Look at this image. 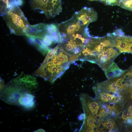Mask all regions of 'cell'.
Instances as JSON below:
<instances>
[{
	"instance_id": "1",
	"label": "cell",
	"mask_w": 132,
	"mask_h": 132,
	"mask_svg": "<svg viewBox=\"0 0 132 132\" xmlns=\"http://www.w3.org/2000/svg\"><path fill=\"white\" fill-rule=\"evenodd\" d=\"M58 44L48 53L42 64L34 73L52 84L62 75L72 62L78 59L77 56L63 51Z\"/></svg>"
},
{
	"instance_id": "2",
	"label": "cell",
	"mask_w": 132,
	"mask_h": 132,
	"mask_svg": "<svg viewBox=\"0 0 132 132\" xmlns=\"http://www.w3.org/2000/svg\"><path fill=\"white\" fill-rule=\"evenodd\" d=\"M37 86L33 76L22 73L19 76L5 85L2 90L3 99L9 104H17L20 97L27 91H32Z\"/></svg>"
},
{
	"instance_id": "3",
	"label": "cell",
	"mask_w": 132,
	"mask_h": 132,
	"mask_svg": "<svg viewBox=\"0 0 132 132\" xmlns=\"http://www.w3.org/2000/svg\"><path fill=\"white\" fill-rule=\"evenodd\" d=\"M30 42L44 55L53 49L54 46L62 41L59 24L45 23L40 39L28 37Z\"/></svg>"
},
{
	"instance_id": "4",
	"label": "cell",
	"mask_w": 132,
	"mask_h": 132,
	"mask_svg": "<svg viewBox=\"0 0 132 132\" xmlns=\"http://www.w3.org/2000/svg\"><path fill=\"white\" fill-rule=\"evenodd\" d=\"M1 16L11 33L20 36L26 35L30 25L17 4Z\"/></svg>"
},
{
	"instance_id": "5",
	"label": "cell",
	"mask_w": 132,
	"mask_h": 132,
	"mask_svg": "<svg viewBox=\"0 0 132 132\" xmlns=\"http://www.w3.org/2000/svg\"><path fill=\"white\" fill-rule=\"evenodd\" d=\"M31 8L38 10L50 19L59 14L62 11L61 0H29Z\"/></svg>"
},
{
	"instance_id": "6",
	"label": "cell",
	"mask_w": 132,
	"mask_h": 132,
	"mask_svg": "<svg viewBox=\"0 0 132 132\" xmlns=\"http://www.w3.org/2000/svg\"><path fill=\"white\" fill-rule=\"evenodd\" d=\"M120 53L119 49L116 47H105L97 55L96 59V63L105 71Z\"/></svg>"
},
{
	"instance_id": "7",
	"label": "cell",
	"mask_w": 132,
	"mask_h": 132,
	"mask_svg": "<svg viewBox=\"0 0 132 132\" xmlns=\"http://www.w3.org/2000/svg\"><path fill=\"white\" fill-rule=\"evenodd\" d=\"M80 99L84 115L92 116L97 120H99V115L101 108V102L85 93L81 94Z\"/></svg>"
},
{
	"instance_id": "8",
	"label": "cell",
	"mask_w": 132,
	"mask_h": 132,
	"mask_svg": "<svg viewBox=\"0 0 132 132\" xmlns=\"http://www.w3.org/2000/svg\"><path fill=\"white\" fill-rule=\"evenodd\" d=\"M123 80L121 76L110 78L97 84L93 88L104 92L112 93L117 97H121L119 93L124 88Z\"/></svg>"
},
{
	"instance_id": "9",
	"label": "cell",
	"mask_w": 132,
	"mask_h": 132,
	"mask_svg": "<svg viewBox=\"0 0 132 132\" xmlns=\"http://www.w3.org/2000/svg\"><path fill=\"white\" fill-rule=\"evenodd\" d=\"M78 23L83 26H87L90 23L96 21L97 13L92 8L85 7L73 15Z\"/></svg>"
},
{
	"instance_id": "10",
	"label": "cell",
	"mask_w": 132,
	"mask_h": 132,
	"mask_svg": "<svg viewBox=\"0 0 132 132\" xmlns=\"http://www.w3.org/2000/svg\"><path fill=\"white\" fill-rule=\"evenodd\" d=\"M31 92L27 91L22 94L18 99L17 104L27 109L33 107L34 105V97Z\"/></svg>"
},
{
	"instance_id": "11",
	"label": "cell",
	"mask_w": 132,
	"mask_h": 132,
	"mask_svg": "<svg viewBox=\"0 0 132 132\" xmlns=\"http://www.w3.org/2000/svg\"><path fill=\"white\" fill-rule=\"evenodd\" d=\"M93 89L96 95L95 99L98 101L101 102L115 103L116 97L115 95L104 92L94 88H93Z\"/></svg>"
},
{
	"instance_id": "12",
	"label": "cell",
	"mask_w": 132,
	"mask_h": 132,
	"mask_svg": "<svg viewBox=\"0 0 132 132\" xmlns=\"http://www.w3.org/2000/svg\"><path fill=\"white\" fill-rule=\"evenodd\" d=\"M125 71L120 68L117 64L113 62L105 71V73L108 79L121 76Z\"/></svg>"
},
{
	"instance_id": "13",
	"label": "cell",
	"mask_w": 132,
	"mask_h": 132,
	"mask_svg": "<svg viewBox=\"0 0 132 132\" xmlns=\"http://www.w3.org/2000/svg\"><path fill=\"white\" fill-rule=\"evenodd\" d=\"M104 3L108 5H117L132 11V0H104Z\"/></svg>"
},
{
	"instance_id": "14",
	"label": "cell",
	"mask_w": 132,
	"mask_h": 132,
	"mask_svg": "<svg viewBox=\"0 0 132 132\" xmlns=\"http://www.w3.org/2000/svg\"><path fill=\"white\" fill-rule=\"evenodd\" d=\"M16 4V0H0V15L1 16Z\"/></svg>"
},
{
	"instance_id": "15",
	"label": "cell",
	"mask_w": 132,
	"mask_h": 132,
	"mask_svg": "<svg viewBox=\"0 0 132 132\" xmlns=\"http://www.w3.org/2000/svg\"><path fill=\"white\" fill-rule=\"evenodd\" d=\"M100 122L105 129L110 131H113L116 127L115 121L112 119H107L100 121Z\"/></svg>"
},
{
	"instance_id": "16",
	"label": "cell",
	"mask_w": 132,
	"mask_h": 132,
	"mask_svg": "<svg viewBox=\"0 0 132 132\" xmlns=\"http://www.w3.org/2000/svg\"><path fill=\"white\" fill-rule=\"evenodd\" d=\"M121 117L123 119L127 120L129 118H132V112L125 111L123 112Z\"/></svg>"
},
{
	"instance_id": "17",
	"label": "cell",
	"mask_w": 132,
	"mask_h": 132,
	"mask_svg": "<svg viewBox=\"0 0 132 132\" xmlns=\"http://www.w3.org/2000/svg\"><path fill=\"white\" fill-rule=\"evenodd\" d=\"M84 114H82L78 116V118L79 120H81L84 119Z\"/></svg>"
},
{
	"instance_id": "18",
	"label": "cell",
	"mask_w": 132,
	"mask_h": 132,
	"mask_svg": "<svg viewBox=\"0 0 132 132\" xmlns=\"http://www.w3.org/2000/svg\"><path fill=\"white\" fill-rule=\"evenodd\" d=\"M126 122L130 124L132 123V118H129L127 120Z\"/></svg>"
},
{
	"instance_id": "19",
	"label": "cell",
	"mask_w": 132,
	"mask_h": 132,
	"mask_svg": "<svg viewBox=\"0 0 132 132\" xmlns=\"http://www.w3.org/2000/svg\"><path fill=\"white\" fill-rule=\"evenodd\" d=\"M128 111L131 112H132V105H131L129 106L128 108Z\"/></svg>"
},
{
	"instance_id": "20",
	"label": "cell",
	"mask_w": 132,
	"mask_h": 132,
	"mask_svg": "<svg viewBox=\"0 0 132 132\" xmlns=\"http://www.w3.org/2000/svg\"><path fill=\"white\" fill-rule=\"evenodd\" d=\"M131 98L132 99V89H131Z\"/></svg>"
},
{
	"instance_id": "21",
	"label": "cell",
	"mask_w": 132,
	"mask_h": 132,
	"mask_svg": "<svg viewBox=\"0 0 132 132\" xmlns=\"http://www.w3.org/2000/svg\"><path fill=\"white\" fill-rule=\"evenodd\" d=\"M88 0L89 1H99L100 0Z\"/></svg>"
}]
</instances>
